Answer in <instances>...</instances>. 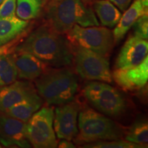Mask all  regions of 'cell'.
I'll return each instance as SVG.
<instances>
[{
    "mask_svg": "<svg viewBox=\"0 0 148 148\" xmlns=\"http://www.w3.org/2000/svg\"><path fill=\"white\" fill-rule=\"evenodd\" d=\"M134 36L143 39L147 40L148 38V16L145 13L140 16L132 25Z\"/></svg>",
    "mask_w": 148,
    "mask_h": 148,
    "instance_id": "603a6c76",
    "label": "cell"
},
{
    "mask_svg": "<svg viewBox=\"0 0 148 148\" xmlns=\"http://www.w3.org/2000/svg\"><path fill=\"white\" fill-rule=\"evenodd\" d=\"M42 0H16V16L21 19L29 21L40 14Z\"/></svg>",
    "mask_w": 148,
    "mask_h": 148,
    "instance_id": "ffe728a7",
    "label": "cell"
},
{
    "mask_svg": "<svg viewBox=\"0 0 148 148\" xmlns=\"http://www.w3.org/2000/svg\"><path fill=\"white\" fill-rule=\"evenodd\" d=\"M28 25V21L21 19L15 15L0 18V47L17 38L25 30Z\"/></svg>",
    "mask_w": 148,
    "mask_h": 148,
    "instance_id": "2e32d148",
    "label": "cell"
},
{
    "mask_svg": "<svg viewBox=\"0 0 148 148\" xmlns=\"http://www.w3.org/2000/svg\"><path fill=\"white\" fill-rule=\"evenodd\" d=\"M92 6L101 25L104 27L112 28L116 26L122 15L115 5L107 0H95Z\"/></svg>",
    "mask_w": 148,
    "mask_h": 148,
    "instance_id": "e0dca14e",
    "label": "cell"
},
{
    "mask_svg": "<svg viewBox=\"0 0 148 148\" xmlns=\"http://www.w3.org/2000/svg\"><path fill=\"white\" fill-rule=\"evenodd\" d=\"M139 1L141 2L142 5H143L144 7L146 8H147L148 6V0H139Z\"/></svg>",
    "mask_w": 148,
    "mask_h": 148,
    "instance_id": "83f0119b",
    "label": "cell"
},
{
    "mask_svg": "<svg viewBox=\"0 0 148 148\" xmlns=\"http://www.w3.org/2000/svg\"><path fill=\"white\" fill-rule=\"evenodd\" d=\"M83 94L92 106L106 115L119 116L126 108L123 95L106 83L88 82L83 89Z\"/></svg>",
    "mask_w": 148,
    "mask_h": 148,
    "instance_id": "8992f818",
    "label": "cell"
},
{
    "mask_svg": "<svg viewBox=\"0 0 148 148\" xmlns=\"http://www.w3.org/2000/svg\"><path fill=\"white\" fill-rule=\"evenodd\" d=\"M124 12V14L121 15L112 32L114 43H118L121 41L130 29L132 27L135 21L140 16L147 13V8L142 5L139 0H134L132 5Z\"/></svg>",
    "mask_w": 148,
    "mask_h": 148,
    "instance_id": "9a60e30c",
    "label": "cell"
},
{
    "mask_svg": "<svg viewBox=\"0 0 148 148\" xmlns=\"http://www.w3.org/2000/svg\"><path fill=\"white\" fill-rule=\"evenodd\" d=\"M7 47L6 46H2V47H0V55L3 54V53H6Z\"/></svg>",
    "mask_w": 148,
    "mask_h": 148,
    "instance_id": "4316f807",
    "label": "cell"
},
{
    "mask_svg": "<svg viewBox=\"0 0 148 148\" xmlns=\"http://www.w3.org/2000/svg\"><path fill=\"white\" fill-rule=\"evenodd\" d=\"M47 25L59 34H64L75 25L99 26L93 10L82 0H50L46 6Z\"/></svg>",
    "mask_w": 148,
    "mask_h": 148,
    "instance_id": "7a4b0ae2",
    "label": "cell"
},
{
    "mask_svg": "<svg viewBox=\"0 0 148 148\" xmlns=\"http://www.w3.org/2000/svg\"><path fill=\"white\" fill-rule=\"evenodd\" d=\"M79 110V103L73 100L56 108L53 121V130L59 139L72 140L77 136Z\"/></svg>",
    "mask_w": 148,
    "mask_h": 148,
    "instance_id": "9c48e42d",
    "label": "cell"
},
{
    "mask_svg": "<svg viewBox=\"0 0 148 148\" xmlns=\"http://www.w3.org/2000/svg\"><path fill=\"white\" fill-rule=\"evenodd\" d=\"M53 115L52 108L44 107L29 118L27 122V137L32 147L54 148L58 146L53 127Z\"/></svg>",
    "mask_w": 148,
    "mask_h": 148,
    "instance_id": "ba28073f",
    "label": "cell"
},
{
    "mask_svg": "<svg viewBox=\"0 0 148 148\" xmlns=\"http://www.w3.org/2000/svg\"><path fill=\"white\" fill-rule=\"evenodd\" d=\"M12 55L18 79H36L49 68V66L31 53L15 51Z\"/></svg>",
    "mask_w": 148,
    "mask_h": 148,
    "instance_id": "5bb4252c",
    "label": "cell"
},
{
    "mask_svg": "<svg viewBox=\"0 0 148 148\" xmlns=\"http://www.w3.org/2000/svg\"><path fill=\"white\" fill-rule=\"evenodd\" d=\"M77 74L83 79L112 82L108 60L106 57L81 47L73 49V61Z\"/></svg>",
    "mask_w": 148,
    "mask_h": 148,
    "instance_id": "52a82bcc",
    "label": "cell"
},
{
    "mask_svg": "<svg viewBox=\"0 0 148 148\" xmlns=\"http://www.w3.org/2000/svg\"><path fill=\"white\" fill-rule=\"evenodd\" d=\"M125 140L147 147L148 142V124L145 120H138L130 127Z\"/></svg>",
    "mask_w": 148,
    "mask_h": 148,
    "instance_id": "44dd1931",
    "label": "cell"
},
{
    "mask_svg": "<svg viewBox=\"0 0 148 148\" xmlns=\"http://www.w3.org/2000/svg\"><path fill=\"white\" fill-rule=\"evenodd\" d=\"M112 77L123 89L134 90L144 87L148 79L147 57L136 66L125 69H115L112 72Z\"/></svg>",
    "mask_w": 148,
    "mask_h": 148,
    "instance_id": "7c38bea8",
    "label": "cell"
},
{
    "mask_svg": "<svg viewBox=\"0 0 148 148\" xmlns=\"http://www.w3.org/2000/svg\"><path fill=\"white\" fill-rule=\"evenodd\" d=\"M70 43L106 57L114 46V38L110 29L106 27H82L75 25L66 33Z\"/></svg>",
    "mask_w": 148,
    "mask_h": 148,
    "instance_id": "5b68a950",
    "label": "cell"
},
{
    "mask_svg": "<svg viewBox=\"0 0 148 148\" xmlns=\"http://www.w3.org/2000/svg\"><path fill=\"white\" fill-rule=\"evenodd\" d=\"M58 147L60 148H73L75 147V146L74 145L73 143H72L71 140H68L65 139H62L60 141V143H58Z\"/></svg>",
    "mask_w": 148,
    "mask_h": 148,
    "instance_id": "484cf974",
    "label": "cell"
},
{
    "mask_svg": "<svg viewBox=\"0 0 148 148\" xmlns=\"http://www.w3.org/2000/svg\"><path fill=\"white\" fill-rule=\"evenodd\" d=\"M0 142L5 147H30L27 137V123L0 113Z\"/></svg>",
    "mask_w": 148,
    "mask_h": 148,
    "instance_id": "30bf717a",
    "label": "cell"
},
{
    "mask_svg": "<svg viewBox=\"0 0 148 148\" xmlns=\"http://www.w3.org/2000/svg\"><path fill=\"white\" fill-rule=\"evenodd\" d=\"M35 84L39 95L49 105H62L73 100L78 87L76 75L66 66L48 68Z\"/></svg>",
    "mask_w": 148,
    "mask_h": 148,
    "instance_id": "3957f363",
    "label": "cell"
},
{
    "mask_svg": "<svg viewBox=\"0 0 148 148\" xmlns=\"http://www.w3.org/2000/svg\"><path fill=\"white\" fill-rule=\"evenodd\" d=\"M82 147L90 148H142L143 146L138 144L122 140H100L93 143L84 144Z\"/></svg>",
    "mask_w": 148,
    "mask_h": 148,
    "instance_id": "7402d4cb",
    "label": "cell"
},
{
    "mask_svg": "<svg viewBox=\"0 0 148 148\" xmlns=\"http://www.w3.org/2000/svg\"><path fill=\"white\" fill-rule=\"evenodd\" d=\"M77 129L78 133L73 140L78 145L119 140L123 134V130L115 122L88 106L79 111Z\"/></svg>",
    "mask_w": 148,
    "mask_h": 148,
    "instance_id": "277c9868",
    "label": "cell"
},
{
    "mask_svg": "<svg viewBox=\"0 0 148 148\" xmlns=\"http://www.w3.org/2000/svg\"><path fill=\"white\" fill-rule=\"evenodd\" d=\"M147 40L134 35L130 36L116 58L115 69H125L138 65L147 57Z\"/></svg>",
    "mask_w": 148,
    "mask_h": 148,
    "instance_id": "8fae6325",
    "label": "cell"
},
{
    "mask_svg": "<svg viewBox=\"0 0 148 148\" xmlns=\"http://www.w3.org/2000/svg\"><path fill=\"white\" fill-rule=\"evenodd\" d=\"M117 7L122 12L126 10L130 6L132 0H107Z\"/></svg>",
    "mask_w": 148,
    "mask_h": 148,
    "instance_id": "d4e9b609",
    "label": "cell"
},
{
    "mask_svg": "<svg viewBox=\"0 0 148 148\" xmlns=\"http://www.w3.org/2000/svg\"><path fill=\"white\" fill-rule=\"evenodd\" d=\"M1 1H2V0H0V4H1Z\"/></svg>",
    "mask_w": 148,
    "mask_h": 148,
    "instance_id": "f546056e",
    "label": "cell"
},
{
    "mask_svg": "<svg viewBox=\"0 0 148 148\" xmlns=\"http://www.w3.org/2000/svg\"><path fill=\"white\" fill-rule=\"evenodd\" d=\"M42 99L38 95L16 103L4 113L27 123L29 118L42 106Z\"/></svg>",
    "mask_w": 148,
    "mask_h": 148,
    "instance_id": "ac0fdd59",
    "label": "cell"
},
{
    "mask_svg": "<svg viewBox=\"0 0 148 148\" xmlns=\"http://www.w3.org/2000/svg\"><path fill=\"white\" fill-rule=\"evenodd\" d=\"M49 1H50V0H42V3H47Z\"/></svg>",
    "mask_w": 148,
    "mask_h": 148,
    "instance_id": "f1b7e54d",
    "label": "cell"
},
{
    "mask_svg": "<svg viewBox=\"0 0 148 148\" xmlns=\"http://www.w3.org/2000/svg\"><path fill=\"white\" fill-rule=\"evenodd\" d=\"M17 71L13 55L4 53L0 55V88L15 82Z\"/></svg>",
    "mask_w": 148,
    "mask_h": 148,
    "instance_id": "d6986e66",
    "label": "cell"
},
{
    "mask_svg": "<svg viewBox=\"0 0 148 148\" xmlns=\"http://www.w3.org/2000/svg\"><path fill=\"white\" fill-rule=\"evenodd\" d=\"M36 88L28 81H15L0 88V112H4L16 103L37 95Z\"/></svg>",
    "mask_w": 148,
    "mask_h": 148,
    "instance_id": "4fadbf2b",
    "label": "cell"
},
{
    "mask_svg": "<svg viewBox=\"0 0 148 148\" xmlns=\"http://www.w3.org/2000/svg\"><path fill=\"white\" fill-rule=\"evenodd\" d=\"M16 51L31 53L52 67L68 66L73 61V47L70 42L48 25L33 31Z\"/></svg>",
    "mask_w": 148,
    "mask_h": 148,
    "instance_id": "6da1fadb",
    "label": "cell"
},
{
    "mask_svg": "<svg viewBox=\"0 0 148 148\" xmlns=\"http://www.w3.org/2000/svg\"><path fill=\"white\" fill-rule=\"evenodd\" d=\"M16 0H2L0 4V18L15 15Z\"/></svg>",
    "mask_w": 148,
    "mask_h": 148,
    "instance_id": "cb8c5ba5",
    "label": "cell"
}]
</instances>
